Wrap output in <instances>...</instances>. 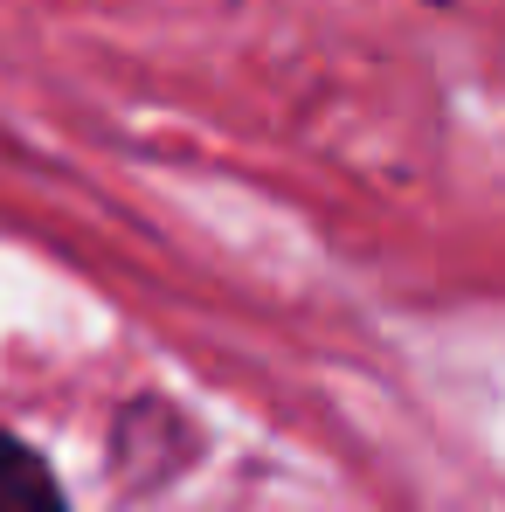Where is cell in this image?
I'll return each instance as SVG.
<instances>
[{
	"mask_svg": "<svg viewBox=\"0 0 505 512\" xmlns=\"http://www.w3.org/2000/svg\"><path fill=\"white\" fill-rule=\"evenodd\" d=\"M0 512H70L63 485L49 478V464L7 429H0Z\"/></svg>",
	"mask_w": 505,
	"mask_h": 512,
	"instance_id": "6da1fadb",
	"label": "cell"
}]
</instances>
